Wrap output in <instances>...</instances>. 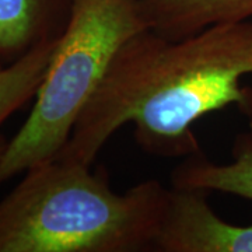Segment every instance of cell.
Masks as SVG:
<instances>
[{
	"label": "cell",
	"instance_id": "5",
	"mask_svg": "<svg viewBox=\"0 0 252 252\" xmlns=\"http://www.w3.org/2000/svg\"><path fill=\"white\" fill-rule=\"evenodd\" d=\"M76 0H0V61L20 59L42 42L61 38Z\"/></svg>",
	"mask_w": 252,
	"mask_h": 252
},
{
	"label": "cell",
	"instance_id": "4",
	"mask_svg": "<svg viewBox=\"0 0 252 252\" xmlns=\"http://www.w3.org/2000/svg\"><path fill=\"white\" fill-rule=\"evenodd\" d=\"M200 190L170 187L154 251L252 252V224L223 220Z\"/></svg>",
	"mask_w": 252,
	"mask_h": 252
},
{
	"label": "cell",
	"instance_id": "2",
	"mask_svg": "<svg viewBox=\"0 0 252 252\" xmlns=\"http://www.w3.org/2000/svg\"><path fill=\"white\" fill-rule=\"evenodd\" d=\"M168 195L158 180L118 193L105 167L54 158L0 200V252L154 251Z\"/></svg>",
	"mask_w": 252,
	"mask_h": 252
},
{
	"label": "cell",
	"instance_id": "7",
	"mask_svg": "<svg viewBox=\"0 0 252 252\" xmlns=\"http://www.w3.org/2000/svg\"><path fill=\"white\" fill-rule=\"evenodd\" d=\"M231 156L233 160L225 164L209 160L202 152L185 157L172 170L171 187L252 200V127L235 137Z\"/></svg>",
	"mask_w": 252,
	"mask_h": 252
},
{
	"label": "cell",
	"instance_id": "9",
	"mask_svg": "<svg viewBox=\"0 0 252 252\" xmlns=\"http://www.w3.org/2000/svg\"><path fill=\"white\" fill-rule=\"evenodd\" d=\"M3 66H4V63L1 62V61H0V67H3Z\"/></svg>",
	"mask_w": 252,
	"mask_h": 252
},
{
	"label": "cell",
	"instance_id": "6",
	"mask_svg": "<svg viewBox=\"0 0 252 252\" xmlns=\"http://www.w3.org/2000/svg\"><path fill=\"white\" fill-rule=\"evenodd\" d=\"M140 4L146 27L170 39L252 17V0H140Z\"/></svg>",
	"mask_w": 252,
	"mask_h": 252
},
{
	"label": "cell",
	"instance_id": "1",
	"mask_svg": "<svg viewBox=\"0 0 252 252\" xmlns=\"http://www.w3.org/2000/svg\"><path fill=\"white\" fill-rule=\"evenodd\" d=\"M252 21L207 27L170 39L144 28L127 38L58 160L91 165L125 125L146 153H200L193 126L227 107L252 117Z\"/></svg>",
	"mask_w": 252,
	"mask_h": 252
},
{
	"label": "cell",
	"instance_id": "8",
	"mask_svg": "<svg viewBox=\"0 0 252 252\" xmlns=\"http://www.w3.org/2000/svg\"><path fill=\"white\" fill-rule=\"evenodd\" d=\"M59 39V38H58ZM58 39L42 42L20 59L0 67V129L30 99L35 98L45 79ZM9 142L0 132V160Z\"/></svg>",
	"mask_w": 252,
	"mask_h": 252
},
{
	"label": "cell",
	"instance_id": "3",
	"mask_svg": "<svg viewBox=\"0 0 252 252\" xmlns=\"http://www.w3.org/2000/svg\"><path fill=\"white\" fill-rule=\"evenodd\" d=\"M144 28L140 0H76L34 107L0 160V187L58 157L119 48Z\"/></svg>",
	"mask_w": 252,
	"mask_h": 252
}]
</instances>
